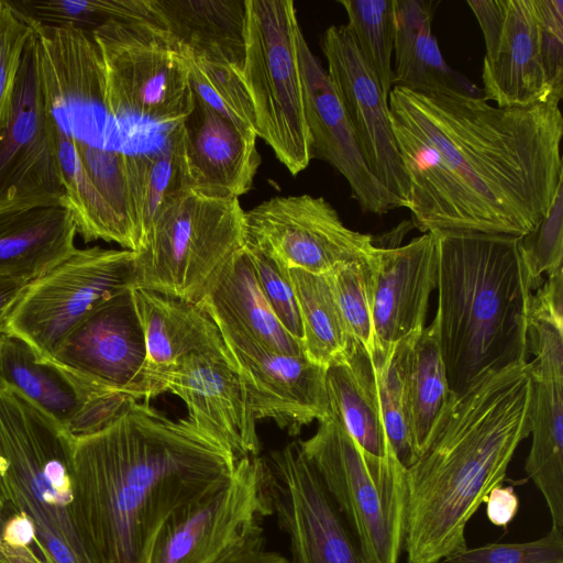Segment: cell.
<instances>
[{"label":"cell","instance_id":"1","mask_svg":"<svg viewBox=\"0 0 563 563\" xmlns=\"http://www.w3.org/2000/svg\"><path fill=\"white\" fill-rule=\"evenodd\" d=\"M560 102L501 108L393 86L389 119L415 225L423 233L532 232L563 184Z\"/></svg>","mask_w":563,"mask_h":563},{"label":"cell","instance_id":"2","mask_svg":"<svg viewBox=\"0 0 563 563\" xmlns=\"http://www.w3.org/2000/svg\"><path fill=\"white\" fill-rule=\"evenodd\" d=\"M238 462L189 419L135 399L75 437V518L95 563H150L165 526L224 486Z\"/></svg>","mask_w":563,"mask_h":563},{"label":"cell","instance_id":"3","mask_svg":"<svg viewBox=\"0 0 563 563\" xmlns=\"http://www.w3.org/2000/svg\"><path fill=\"white\" fill-rule=\"evenodd\" d=\"M531 432L529 363L490 373L453 395L406 468L408 563H439L466 547L465 529L505 479Z\"/></svg>","mask_w":563,"mask_h":563},{"label":"cell","instance_id":"4","mask_svg":"<svg viewBox=\"0 0 563 563\" xmlns=\"http://www.w3.org/2000/svg\"><path fill=\"white\" fill-rule=\"evenodd\" d=\"M432 233L438 251L432 322L449 388L460 395L490 373L528 362L533 287L519 238Z\"/></svg>","mask_w":563,"mask_h":563},{"label":"cell","instance_id":"5","mask_svg":"<svg viewBox=\"0 0 563 563\" xmlns=\"http://www.w3.org/2000/svg\"><path fill=\"white\" fill-rule=\"evenodd\" d=\"M30 25L66 200L82 205L95 196L97 179L121 159L124 148L106 101L101 54L91 33Z\"/></svg>","mask_w":563,"mask_h":563},{"label":"cell","instance_id":"6","mask_svg":"<svg viewBox=\"0 0 563 563\" xmlns=\"http://www.w3.org/2000/svg\"><path fill=\"white\" fill-rule=\"evenodd\" d=\"M74 440L18 391L0 384V461L13 512L35 530L43 563H95L74 509Z\"/></svg>","mask_w":563,"mask_h":563},{"label":"cell","instance_id":"7","mask_svg":"<svg viewBox=\"0 0 563 563\" xmlns=\"http://www.w3.org/2000/svg\"><path fill=\"white\" fill-rule=\"evenodd\" d=\"M91 34L124 153L141 123L172 129L188 115L194 104L189 52L167 30L143 21H112Z\"/></svg>","mask_w":563,"mask_h":563},{"label":"cell","instance_id":"8","mask_svg":"<svg viewBox=\"0 0 563 563\" xmlns=\"http://www.w3.org/2000/svg\"><path fill=\"white\" fill-rule=\"evenodd\" d=\"M300 441L355 534L366 563H398L405 542L406 467L393 449L365 451L331 413Z\"/></svg>","mask_w":563,"mask_h":563},{"label":"cell","instance_id":"9","mask_svg":"<svg viewBox=\"0 0 563 563\" xmlns=\"http://www.w3.org/2000/svg\"><path fill=\"white\" fill-rule=\"evenodd\" d=\"M246 242L238 198L188 190L157 216L135 252V286L199 303Z\"/></svg>","mask_w":563,"mask_h":563},{"label":"cell","instance_id":"10","mask_svg":"<svg viewBox=\"0 0 563 563\" xmlns=\"http://www.w3.org/2000/svg\"><path fill=\"white\" fill-rule=\"evenodd\" d=\"M243 78L256 120L257 137L296 176L312 158L305 118L297 34L291 0H245Z\"/></svg>","mask_w":563,"mask_h":563},{"label":"cell","instance_id":"11","mask_svg":"<svg viewBox=\"0 0 563 563\" xmlns=\"http://www.w3.org/2000/svg\"><path fill=\"white\" fill-rule=\"evenodd\" d=\"M135 286V252L92 246L29 283L1 332L52 357L63 340L97 306ZM0 332V333H1Z\"/></svg>","mask_w":563,"mask_h":563},{"label":"cell","instance_id":"12","mask_svg":"<svg viewBox=\"0 0 563 563\" xmlns=\"http://www.w3.org/2000/svg\"><path fill=\"white\" fill-rule=\"evenodd\" d=\"M274 514L271 470L258 456L241 459L231 479L173 519L159 533L150 563H211L263 529Z\"/></svg>","mask_w":563,"mask_h":563},{"label":"cell","instance_id":"13","mask_svg":"<svg viewBox=\"0 0 563 563\" xmlns=\"http://www.w3.org/2000/svg\"><path fill=\"white\" fill-rule=\"evenodd\" d=\"M65 206L53 130L46 114L34 32L24 49L10 118L0 130V212Z\"/></svg>","mask_w":563,"mask_h":563},{"label":"cell","instance_id":"14","mask_svg":"<svg viewBox=\"0 0 563 563\" xmlns=\"http://www.w3.org/2000/svg\"><path fill=\"white\" fill-rule=\"evenodd\" d=\"M267 463L274 514L289 539L288 563H366L355 534L300 441L273 451Z\"/></svg>","mask_w":563,"mask_h":563},{"label":"cell","instance_id":"15","mask_svg":"<svg viewBox=\"0 0 563 563\" xmlns=\"http://www.w3.org/2000/svg\"><path fill=\"white\" fill-rule=\"evenodd\" d=\"M246 241L268 250L287 268L325 274L365 261L376 245L347 228L323 197L277 196L245 211Z\"/></svg>","mask_w":563,"mask_h":563},{"label":"cell","instance_id":"16","mask_svg":"<svg viewBox=\"0 0 563 563\" xmlns=\"http://www.w3.org/2000/svg\"><path fill=\"white\" fill-rule=\"evenodd\" d=\"M484 35L483 98L527 108L552 98L541 49L536 0H467Z\"/></svg>","mask_w":563,"mask_h":563},{"label":"cell","instance_id":"17","mask_svg":"<svg viewBox=\"0 0 563 563\" xmlns=\"http://www.w3.org/2000/svg\"><path fill=\"white\" fill-rule=\"evenodd\" d=\"M320 46L328 75L373 175L408 205L409 180L393 132L388 98L357 47L347 25H331Z\"/></svg>","mask_w":563,"mask_h":563},{"label":"cell","instance_id":"18","mask_svg":"<svg viewBox=\"0 0 563 563\" xmlns=\"http://www.w3.org/2000/svg\"><path fill=\"white\" fill-rule=\"evenodd\" d=\"M531 377L530 452L527 475L548 505L552 526L563 529V314L540 307L528 328Z\"/></svg>","mask_w":563,"mask_h":563},{"label":"cell","instance_id":"19","mask_svg":"<svg viewBox=\"0 0 563 563\" xmlns=\"http://www.w3.org/2000/svg\"><path fill=\"white\" fill-rule=\"evenodd\" d=\"M52 357L104 395L140 400L145 342L133 288L123 289L97 306Z\"/></svg>","mask_w":563,"mask_h":563},{"label":"cell","instance_id":"20","mask_svg":"<svg viewBox=\"0 0 563 563\" xmlns=\"http://www.w3.org/2000/svg\"><path fill=\"white\" fill-rule=\"evenodd\" d=\"M255 419H269L289 435L330 413L325 368L307 356L282 354L242 334L220 331Z\"/></svg>","mask_w":563,"mask_h":563},{"label":"cell","instance_id":"21","mask_svg":"<svg viewBox=\"0 0 563 563\" xmlns=\"http://www.w3.org/2000/svg\"><path fill=\"white\" fill-rule=\"evenodd\" d=\"M297 51L312 158L325 161L345 178L363 211L384 214L405 207L367 166L330 77L311 52L301 29L297 34Z\"/></svg>","mask_w":563,"mask_h":563},{"label":"cell","instance_id":"22","mask_svg":"<svg viewBox=\"0 0 563 563\" xmlns=\"http://www.w3.org/2000/svg\"><path fill=\"white\" fill-rule=\"evenodd\" d=\"M0 384L44 411L73 437L97 431L128 398L108 396L53 357L38 355L19 338L0 333Z\"/></svg>","mask_w":563,"mask_h":563},{"label":"cell","instance_id":"23","mask_svg":"<svg viewBox=\"0 0 563 563\" xmlns=\"http://www.w3.org/2000/svg\"><path fill=\"white\" fill-rule=\"evenodd\" d=\"M179 397L189 420L232 451L240 461L258 456L256 419L230 352L196 353L183 358L161 383Z\"/></svg>","mask_w":563,"mask_h":563},{"label":"cell","instance_id":"24","mask_svg":"<svg viewBox=\"0 0 563 563\" xmlns=\"http://www.w3.org/2000/svg\"><path fill=\"white\" fill-rule=\"evenodd\" d=\"M368 264L376 355L426 328L429 298L437 288V235L427 232L402 246H376Z\"/></svg>","mask_w":563,"mask_h":563},{"label":"cell","instance_id":"25","mask_svg":"<svg viewBox=\"0 0 563 563\" xmlns=\"http://www.w3.org/2000/svg\"><path fill=\"white\" fill-rule=\"evenodd\" d=\"M179 126L190 190L223 199H239L251 190L261 165L257 135L243 131L195 96L192 109Z\"/></svg>","mask_w":563,"mask_h":563},{"label":"cell","instance_id":"26","mask_svg":"<svg viewBox=\"0 0 563 563\" xmlns=\"http://www.w3.org/2000/svg\"><path fill=\"white\" fill-rule=\"evenodd\" d=\"M133 298L145 342L141 399L163 394V377L186 356L229 353L218 325L200 303L146 288H133Z\"/></svg>","mask_w":563,"mask_h":563},{"label":"cell","instance_id":"27","mask_svg":"<svg viewBox=\"0 0 563 563\" xmlns=\"http://www.w3.org/2000/svg\"><path fill=\"white\" fill-rule=\"evenodd\" d=\"M438 4L433 0H394L393 86L423 93L483 97L482 89L443 58L432 32Z\"/></svg>","mask_w":563,"mask_h":563},{"label":"cell","instance_id":"28","mask_svg":"<svg viewBox=\"0 0 563 563\" xmlns=\"http://www.w3.org/2000/svg\"><path fill=\"white\" fill-rule=\"evenodd\" d=\"M77 224L65 206L0 212V276L33 282L77 250Z\"/></svg>","mask_w":563,"mask_h":563},{"label":"cell","instance_id":"29","mask_svg":"<svg viewBox=\"0 0 563 563\" xmlns=\"http://www.w3.org/2000/svg\"><path fill=\"white\" fill-rule=\"evenodd\" d=\"M199 303L220 331L245 335L282 354L306 356L263 296L245 246L231 257Z\"/></svg>","mask_w":563,"mask_h":563},{"label":"cell","instance_id":"30","mask_svg":"<svg viewBox=\"0 0 563 563\" xmlns=\"http://www.w3.org/2000/svg\"><path fill=\"white\" fill-rule=\"evenodd\" d=\"M158 25L191 56L243 68L245 0H150Z\"/></svg>","mask_w":563,"mask_h":563},{"label":"cell","instance_id":"31","mask_svg":"<svg viewBox=\"0 0 563 563\" xmlns=\"http://www.w3.org/2000/svg\"><path fill=\"white\" fill-rule=\"evenodd\" d=\"M325 385L330 413L365 451L384 456L391 450L375 366L357 342L351 340L345 356L325 368Z\"/></svg>","mask_w":563,"mask_h":563},{"label":"cell","instance_id":"32","mask_svg":"<svg viewBox=\"0 0 563 563\" xmlns=\"http://www.w3.org/2000/svg\"><path fill=\"white\" fill-rule=\"evenodd\" d=\"M404 389L410 430L419 455L453 396L448 385L433 322L409 344L405 361Z\"/></svg>","mask_w":563,"mask_h":563},{"label":"cell","instance_id":"33","mask_svg":"<svg viewBox=\"0 0 563 563\" xmlns=\"http://www.w3.org/2000/svg\"><path fill=\"white\" fill-rule=\"evenodd\" d=\"M299 309L305 355L327 368L342 360L351 344L329 273L289 268Z\"/></svg>","mask_w":563,"mask_h":563},{"label":"cell","instance_id":"34","mask_svg":"<svg viewBox=\"0 0 563 563\" xmlns=\"http://www.w3.org/2000/svg\"><path fill=\"white\" fill-rule=\"evenodd\" d=\"M126 162L137 196L143 243L159 212L190 190L179 124L169 129L159 151L126 153Z\"/></svg>","mask_w":563,"mask_h":563},{"label":"cell","instance_id":"35","mask_svg":"<svg viewBox=\"0 0 563 563\" xmlns=\"http://www.w3.org/2000/svg\"><path fill=\"white\" fill-rule=\"evenodd\" d=\"M8 3L29 24L88 33L112 21L158 25L150 0H18Z\"/></svg>","mask_w":563,"mask_h":563},{"label":"cell","instance_id":"36","mask_svg":"<svg viewBox=\"0 0 563 563\" xmlns=\"http://www.w3.org/2000/svg\"><path fill=\"white\" fill-rule=\"evenodd\" d=\"M418 335L406 338L386 353H377L372 358L376 371L387 438L395 455L406 468L412 465L418 457L404 389L406 354L409 344Z\"/></svg>","mask_w":563,"mask_h":563},{"label":"cell","instance_id":"37","mask_svg":"<svg viewBox=\"0 0 563 563\" xmlns=\"http://www.w3.org/2000/svg\"><path fill=\"white\" fill-rule=\"evenodd\" d=\"M347 14V27L367 65L388 98L393 88L394 0H339Z\"/></svg>","mask_w":563,"mask_h":563},{"label":"cell","instance_id":"38","mask_svg":"<svg viewBox=\"0 0 563 563\" xmlns=\"http://www.w3.org/2000/svg\"><path fill=\"white\" fill-rule=\"evenodd\" d=\"M192 95L243 131L257 135L253 103L242 69L189 54Z\"/></svg>","mask_w":563,"mask_h":563},{"label":"cell","instance_id":"39","mask_svg":"<svg viewBox=\"0 0 563 563\" xmlns=\"http://www.w3.org/2000/svg\"><path fill=\"white\" fill-rule=\"evenodd\" d=\"M329 276L351 340L357 342L373 358L376 339L368 260L342 263L329 272Z\"/></svg>","mask_w":563,"mask_h":563},{"label":"cell","instance_id":"40","mask_svg":"<svg viewBox=\"0 0 563 563\" xmlns=\"http://www.w3.org/2000/svg\"><path fill=\"white\" fill-rule=\"evenodd\" d=\"M244 246L271 309L285 330L301 343V321L289 268L258 244L246 241Z\"/></svg>","mask_w":563,"mask_h":563},{"label":"cell","instance_id":"41","mask_svg":"<svg viewBox=\"0 0 563 563\" xmlns=\"http://www.w3.org/2000/svg\"><path fill=\"white\" fill-rule=\"evenodd\" d=\"M520 255L533 289L562 268L563 262V184L558 188L550 210L529 234L519 238Z\"/></svg>","mask_w":563,"mask_h":563},{"label":"cell","instance_id":"42","mask_svg":"<svg viewBox=\"0 0 563 563\" xmlns=\"http://www.w3.org/2000/svg\"><path fill=\"white\" fill-rule=\"evenodd\" d=\"M439 563H563V529L552 526L540 539L463 548Z\"/></svg>","mask_w":563,"mask_h":563},{"label":"cell","instance_id":"43","mask_svg":"<svg viewBox=\"0 0 563 563\" xmlns=\"http://www.w3.org/2000/svg\"><path fill=\"white\" fill-rule=\"evenodd\" d=\"M32 34V26L7 0H0V130L10 118L22 56Z\"/></svg>","mask_w":563,"mask_h":563},{"label":"cell","instance_id":"44","mask_svg":"<svg viewBox=\"0 0 563 563\" xmlns=\"http://www.w3.org/2000/svg\"><path fill=\"white\" fill-rule=\"evenodd\" d=\"M541 49L552 89L563 96V0H536Z\"/></svg>","mask_w":563,"mask_h":563},{"label":"cell","instance_id":"45","mask_svg":"<svg viewBox=\"0 0 563 563\" xmlns=\"http://www.w3.org/2000/svg\"><path fill=\"white\" fill-rule=\"evenodd\" d=\"M211 563H288V559L266 549L261 529L233 544Z\"/></svg>","mask_w":563,"mask_h":563},{"label":"cell","instance_id":"46","mask_svg":"<svg viewBox=\"0 0 563 563\" xmlns=\"http://www.w3.org/2000/svg\"><path fill=\"white\" fill-rule=\"evenodd\" d=\"M485 503L489 521L499 527H506L519 510V498L511 486L494 487L488 493Z\"/></svg>","mask_w":563,"mask_h":563},{"label":"cell","instance_id":"47","mask_svg":"<svg viewBox=\"0 0 563 563\" xmlns=\"http://www.w3.org/2000/svg\"><path fill=\"white\" fill-rule=\"evenodd\" d=\"M3 538L12 547L34 549L35 530L30 519L23 514L14 512L7 520Z\"/></svg>","mask_w":563,"mask_h":563},{"label":"cell","instance_id":"48","mask_svg":"<svg viewBox=\"0 0 563 563\" xmlns=\"http://www.w3.org/2000/svg\"><path fill=\"white\" fill-rule=\"evenodd\" d=\"M11 515L0 508V563H43L34 549L15 548L4 541V527Z\"/></svg>","mask_w":563,"mask_h":563},{"label":"cell","instance_id":"49","mask_svg":"<svg viewBox=\"0 0 563 563\" xmlns=\"http://www.w3.org/2000/svg\"><path fill=\"white\" fill-rule=\"evenodd\" d=\"M29 282L0 276V332L3 322L22 296Z\"/></svg>","mask_w":563,"mask_h":563},{"label":"cell","instance_id":"50","mask_svg":"<svg viewBox=\"0 0 563 563\" xmlns=\"http://www.w3.org/2000/svg\"><path fill=\"white\" fill-rule=\"evenodd\" d=\"M0 508L4 511H8L10 514H13L11 506H10V499L7 492V488L4 486V482L2 478V464L0 461Z\"/></svg>","mask_w":563,"mask_h":563}]
</instances>
